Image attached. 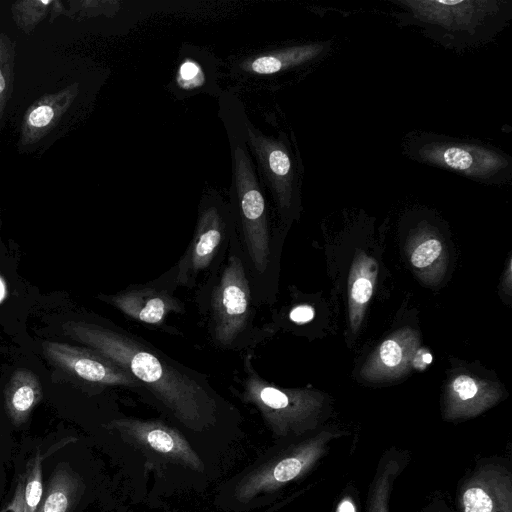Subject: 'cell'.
I'll return each mask as SVG.
<instances>
[{
	"instance_id": "cell-21",
	"label": "cell",
	"mask_w": 512,
	"mask_h": 512,
	"mask_svg": "<svg viewBox=\"0 0 512 512\" xmlns=\"http://www.w3.org/2000/svg\"><path fill=\"white\" fill-rule=\"evenodd\" d=\"M204 82V71L201 65L191 58H186L178 69V86L183 89H194L202 87Z\"/></svg>"
},
{
	"instance_id": "cell-28",
	"label": "cell",
	"mask_w": 512,
	"mask_h": 512,
	"mask_svg": "<svg viewBox=\"0 0 512 512\" xmlns=\"http://www.w3.org/2000/svg\"><path fill=\"white\" fill-rule=\"evenodd\" d=\"M4 88H5V80H4V78H3V76H2V73H1V71H0V93H2V91L4 90Z\"/></svg>"
},
{
	"instance_id": "cell-8",
	"label": "cell",
	"mask_w": 512,
	"mask_h": 512,
	"mask_svg": "<svg viewBox=\"0 0 512 512\" xmlns=\"http://www.w3.org/2000/svg\"><path fill=\"white\" fill-rule=\"evenodd\" d=\"M107 427L118 431L136 446L172 463L199 470L202 462L188 441L175 428L158 420L133 417L114 419Z\"/></svg>"
},
{
	"instance_id": "cell-5",
	"label": "cell",
	"mask_w": 512,
	"mask_h": 512,
	"mask_svg": "<svg viewBox=\"0 0 512 512\" xmlns=\"http://www.w3.org/2000/svg\"><path fill=\"white\" fill-rule=\"evenodd\" d=\"M328 434H321L262 460L247 470L233 487L236 504L252 506L307 472L322 456Z\"/></svg>"
},
{
	"instance_id": "cell-19",
	"label": "cell",
	"mask_w": 512,
	"mask_h": 512,
	"mask_svg": "<svg viewBox=\"0 0 512 512\" xmlns=\"http://www.w3.org/2000/svg\"><path fill=\"white\" fill-rule=\"evenodd\" d=\"M72 437L65 438L61 442L53 444L46 452L37 451L36 454L29 459L23 474L24 486V512H36L44 492L43 487V462L46 457L58 449L73 442Z\"/></svg>"
},
{
	"instance_id": "cell-3",
	"label": "cell",
	"mask_w": 512,
	"mask_h": 512,
	"mask_svg": "<svg viewBox=\"0 0 512 512\" xmlns=\"http://www.w3.org/2000/svg\"><path fill=\"white\" fill-rule=\"evenodd\" d=\"M232 156V201L235 223L239 224L243 251L254 276L263 277L271 262V236L268 211L245 132L227 129Z\"/></svg>"
},
{
	"instance_id": "cell-6",
	"label": "cell",
	"mask_w": 512,
	"mask_h": 512,
	"mask_svg": "<svg viewBox=\"0 0 512 512\" xmlns=\"http://www.w3.org/2000/svg\"><path fill=\"white\" fill-rule=\"evenodd\" d=\"M235 229L231 203L226 204L214 193L203 199L193 238L172 271V284L191 287L220 257V252H225Z\"/></svg>"
},
{
	"instance_id": "cell-15",
	"label": "cell",
	"mask_w": 512,
	"mask_h": 512,
	"mask_svg": "<svg viewBox=\"0 0 512 512\" xmlns=\"http://www.w3.org/2000/svg\"><path fill=\"white\" fill-rule=\"evenodd\" d=\"M43 398L42 385L33 371H14L5 388V408L15 426L24 424Z\"/></svg>"
},
{
	"instance_id": "cell-25",
	"label": "cell",
	"mask_w": 512,
	"mask_h": 512,
	"mask_svg": "<svg viewBox=\"0 0 512 512\" xmlns=\"http://www.w3.org/2000/svg\"><path fill=\"white\" fill-rule=\"evenodd\" d=\"M314 317V309L309 305H299L294 307L290 313L289 318L297 324H303L311 321Z\"/></svg>"
},
{
	"instance_id": "cell-14",
	"label": "cell",
	"mask_w": 512,
	"mask_h": 512,
	"mask_svg": "<svg viewBox=\"0 0 512 512\" xmlns=\"http://www.w3.org/2000/svg\"><path fill=\"white\" fill-rule=\"evenodd\" d=\"M463 512H511L510 480L484 471L474 477L461 495Z\"/></svg>"
},
{
	"instance_id": "cell-24",
	"label": "cell",
	"mask_w": 512,
	"mask_h": 512,
	"mask_svg": "<svg viewBox=\"0 0 512 512\" xmlns=\"http://www.w3.org/2000/svg\"><path fill=\"white\" fill-rule=\"evenodd\" d=\"M54 112L51 107L43 105L35 108L29 115V123L34 127H44L53 118Z\"/></svg>"
},
{
	"instance_id": "cell-9",
	"label": "cell",
	"mask_w": 512,
	"mask_h": 512,
	"mask_svg": "<svg viewBox=\"0 0 512 512\" xmlns=\"http://www.w3.org/2000/svg\"><path fill=\"white\" fill-rule=\"evenodd\" d=\"M100 298L131 319L152 326L163 325L171 313L184 310L182 302L164 285L131 286Z\"/></svg>"
},
{
	"instance_id": "cell-27",
	"label": "cell",
	"mask_w": 512,
	"mask_h": 512,
	"mask_svg": "<svg viewBox=\"0 0 512 512\" xmlns=\"http://www.w3.org/2000/svg\"><path fill=\"white\" fill-rule=\"evenodd\" d=\"M7 296V285L5 280L0 276V303L4 301Z\"/></svg>"
},
{
	"instance_id": "cell-23",
	"label": "cell",
	"mask_w": 512,
	"mask_h": 512,
	"mask_svg": "<svg viewBox=\"0 0 512 512\" xmlns=\"http://www.w3.org/2000/svg\"><path fill=\"white\" fill-rule=\"evenodd\" d=\"M0 512H24L23 475L18 479L12 497L5 503Z\"/></svg>"
},
{
	"instance_id": "cell-1",
	"label": "cell",
	"mask_w": 512,
	"mask_h": 512,
	"mask_svg": "<svg viewBox=\"0 0 512 512\" xmlns=\"http://www.w3.org/2000/svg\"><path fill=\"white\" fill-rule=\"evenodd\" d=\"M63 331L132 375L144 392L186 428L202 430L214 424L225 406L203 374L127 331L75 320L64 323Z\"/></svg>"
},
{
	"instance_id": "cell-26",
	"label": "cell",
	"mask_w": 512,
	"mask_h": 512,
	"mask_svg": "<svg viewBox=\"0 0 512 512\" xmlns=\"http://www.w3.org/2000/svg\"><path fill=\"white\" fill-rule=\"evenodd\" d=\"M336 512H356V507L351 498H343L337 506Z\"/></svg>"
},
{
	"instance_id": "cell-17",
	"label": "cell",
	"mask_w": 512,
	"mask_h": 512,
	"mask_svg": "<svg viewBox=\"0 0 512 512\" xmlns=\"http://www.w3.org/2000/svg\"><path fill=\"white\" fill-rule=\"evenodd\" d=\"M376 275L375 260L365 255L358 256L351 268L349 278L350 324L354 332L360 326L371 299Z\"/></svg>"
},
{
	"instance_id": "cell-7",
	"label": "cell",
	"mask_w": 512,
	"mask_h": 512,
	"mask_svg": "<svg viewBox=\"0 0 512 512\" xmlns=\"http://www.w3.org/2000/svg\"><path fill=\"white\" fill-rule=\"evenodd\" d=\"M42 350L52 364L79 379L144 392L141 384L132 375L88 347L46 341L42 344Z\"/></svg>"
},
{
	"instance_id": "cell-16",
	"label": "cell",
	"mask_w": 512,
	"mask_h": 512,
	"mask_svg": "<svg viewBox=\"0 0 512 512\" xmlns=\"http://www.w3.org/2000/svg\"><path fill=\"white\" fill-rule=\"evenodd\" d=\"M83 491L81 478L67 463H60L50 476L36 512H71Z\"/></svg>"
},
{
	"instance_id": "cell-18",
	"label": "cell",
	"mask_w": 512,
	"mask_h": 512,
	"mask_svg": "<svg viewBox=\"0 0 512 512\" xmlns=\"http://www.w3.org/2000/svg\"><path fill=\"white\" fill-rule=\"evenodd\" d=\"M321 49L318 45H306L278 50L247 59L242 69L250 74L270 75L314 57Z\"/></svg>"
},
{
	"instance_id": "cell-4",
	"label": "cell",
	"mask_w": 512,
	"mask_h": 512,
	"mask_svg": "<svg viewBox=\"0 0 512 512\" xmlns=\"http://www.w3.org/2000/svg\"><path fill=\"white\" fill-rule=\"evenodd\" d=\"M239 397L253 405L276 438L298 436L317 423L322 406L320 395L301 389L279 388L245 364Z\"/></svg>"
},
{
	"instance_id": "cell-20",
	"label": "cell",
	"mask_w": 512,
	"mask_h": 512,
	"mask_svg": "<svg viewBox=\"0 0 512 512\" xmlns=\"http://www.w3.org/2000/svg\"><path fill=\"white\" fill-rule=\"evenodd\" d=\"M399 466L396 462H388L374 482L370 500L369 512H388V498L391 483L394 480Z\"/></svg>"
},
{
	"instance_id": "cell-10",
	"label": "cell",
	"mask_w": 512,
	"mask_h": 512,
	"mask_svg": "<svg viewBox=\"0 0 512 512\" xmlns=\"http://www.w3.org/2000/svg\"><path fill=\"white\" fill-rule=\"evenodd\" d=\"M246 145L250 146L263 177L275 194L281 209L287 208L291 200L292 165L284 146L264 136L244 119Z\"/></svg>"
},
{
	"instance_id": "cell-22",
	"label": "cell",
	"mask_w": 512,
	"mask_h": 512,
	"mask_svg": "<svg viewBox=\"0 0 512 512\" xmlns=\"http://www.w3.org/2000/svg\"><path fill=\"white\" fill-rule=\"evenodd\" d=\"M442 244L439 240L430 238L419 244L411 255V263L416 268L431 265L441 254Z\"/></svg>"
},
{
	"instance_id": "cell-11",
	"label": "cell",
	"mask_w": 512,
	"mask_h": 512,
	"mask_svg": "<svg viewBox=\"0 0 512 512\" xmlns=\"http://www.w3.org/2000/svg\"><path fill=\"white\" fill-rule=\"evenodd\" d=\"M419 346L417 333L405 328L383 341L361 370L369 381H385L406 373Z\"/></svg>"
},
{
	"instance_id": "cell-13",
	"label": "cell",
	"mask_w": 512,
	"mask_h": 512,
	"mask_svg": "<svg viewBox=\"0 0 512 512\" xmlns=\"http://www.w3.org/2000/svg\"><path fill=\"white\" fill-rule=\"evenodd\" d=\"M499 397L497 386L466 374L458 375L447 390L446 417L475 416L492 406Z\"/></svg>"
},
{
	"instance_id": "cell-12",
	"label": "cell",
	"mask_w": 512,
	"mask_h": 512,
	"mask_svg": "<svg viewBox=\"0 0 512 512\" xmlns=\"http://www.w3.org/2000/svg\"><path fill=\"white\" fill-rule=\"evenodd\" d=\"M420 155L426 161L471 176L486 177L504 166V159L498 154L468 145H428Z\"/></svg>"
},
{
	"instance_id": "cell-2",
	"label": "cell",
	"mask_w": 512,
	"mask_h": 512,
	"mask_svg": "<svg viewBox=\"0 0 512 512\" xmlns=\"http://www.w3.org/2000/svg\"><path fill=\"white\" fill-rule=\"evenodd\" d=\"M226 255L211 278L208 294V327L220 348H236L252 329L254 307L249 267L236 229Z\"/></svg>"
}]
</instances>
